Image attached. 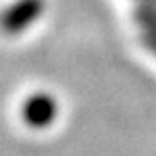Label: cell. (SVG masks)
<instances>
[{
  "label": "cell",
  "mask_w": 156,
  "mask_h": 156,
  "mask_svg": "<svg viewBox=\"0 0 156 156\" xmlns=\"http://www.w3.org/2000/svg\"><path fill=\"white\" fill-rule=\"evenodd\" d=\"M144 44L148 50H152L156 54V31H146L144 34Z\"/></svg>",
  "instance_id": "cell-4"
},
{
  "label": "cell",
  "mask_w": 156,
  "mask_h": 156,
  "mask_svg": "<svg viewBox=\"0 0 156 156\" xmlns=\"http://www.w3.org/2000/svg\"><path fill=\"white\" fill-rule=\"evenodd\" d=\"M56 117V102L48 94H34L23 104V119L31 127H46Z\"/></svg>",
  "instance_id": "cell-2"
},
{
  "label": "cell",
  "mask_w": 156,
  "mask_h": 156,
  "mask_svg": "<svg viewBox=\"0 0 156 156\" xmlns=\"http://www.w3.org/2000/svg\"><path fill=\"white\" fill-rule=\"evenodd\" d=\"M44 9L42 0H17L12 6H9L0 17V27L4 34H21L40 17Z\"/></svg>",
  "instance_id": "cell-1"
},
{
  "label": "cell",
  "mask_w": 156,
  "mask_h": 156,
  "mask_svg": "<svg viewBox=\"0 0 156 156\" xmlns=\"http://www.w3.org/2000/svg\"><path fill=\"white\" fill-rule=\"evenodd\" d=\"M146 2H148V4H150V2H156V0H146Z\"/></svg>",
  "instance_id": "cell-5"
},
{
  "label": "cell",
  "mask_w": 156,
  "mask_h": 156,
  "mask_svg": "<svg viewBox=\"0 0 156 156\" xmlns=\"http://www.w3.org/2000/svg\"><path fill=\"white\" fill-rule=\"evenodd\" d=\"M135 19L146 31H156V2L140 6L135 11Z\"/></svg>",
  "instance_id": "cell-3"
}]
</instances>
